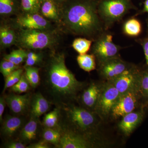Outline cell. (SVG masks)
<instances>
[{
	"instance_id": "1",
	"label": "cell",
	"mask_w": 148,
	"mask_h": 148,
	"mask_svg": "<svg viewBox=\"0 0 148 148\" xmlns=\"http://www.w3.org/2000/svg\"><path fill=\"white\" fill-rule=\"evenodd\" d=\"M46 82L54 100L63 106L76 95L82 85L66 67L65 56L61 53L51 56L47 67Z\"/></svg>"
},
{
	"instance_id": "2",
	"label": "cell",
	"mask_w": 148,
	"mask_h": 148,
	"mask_svg": "<svg viewBox=\"0 0 148 148\" xmlns=\"http://www.w3.org/2000/svg\"><path fill=\"white\" fill-rule=\"evenodd\" d=\"M61 12L64 25L75 34H90L99 27L95 6L88 0H67L61 5Z\"/></svg>"
},
{
	"instance_id": "3",
	"label": "cell",
	"mask_w": 148,
	"mask_h": 148,
	"mask_svg": "<svg viewBox=\"0 0 148 148\" xmlns=\"http://www.w3.org/2000/svg\"><path fill=\"white\" fill-rule=\"evenodd\" d=\"M48 30L21 29L16 43L22 48L42 49L51 47L56 42L53 34Z\"/></svg>"
},
{
	"instance_id": "4",
	"label": "cell",
	"mask_w": 148,
	"mask_h": 148,
	"mask_svg": "<svg viewBox=\"0 0 148 148\" xmlns=\"http://www.w3.org/2000/svg\"><path fill=\"white\" fill-rule=\"evenodd\" d=\"M63 110L70 125L82 132L90 130L95 125L96 119L93 114L83 108L65 105Z\"/></svg>"
},
{
	"instance_id": "5",
	"label": "cell",
	"mask_w": 148,
	"mask_h": 148,
	"mask_svg": "<svg viewBox=\"0 0 148 148\" xmlns=\"http://www.w3.org/2000/svg\"><path fill=\"white\" fill-rule=\"evenodd\" d=\"M121 94L112 84H108L100 89L95 108L98 112L107 116L112 112L113 108L119 99Z\"/></svg>"
},
{
	"instance_id": "6",
	"label": "cell",
	"mask_w": 148,
	"mask_h": 148,
	"mask_svg": "<svg viewBox=\"0 0 148 148\" xmlns=\"http://www.w3.org/2000/svg\"><path fill=\"white\" fill-rule=\"evenodd\" d=\"M142 76L132 70L126 69L122 73L111 80L121 95L130 91L140 90Z\"/></svg>"
},
{
	"instance_id": "7",
	"label": "cell",
	"mask_w": 148,
	"mask_h": 148,
	"mask_svg": "<svg viewBox=\"0 0 148 148\" xmlns=\"http://www.w3.org/2000/svg\"><path fill=\"white\" fill-rule=\"evenodd\" d=\"M137 93L138 91H130L121 95L111 112L114 118L123 117L132 112L138 101Z\"/></svg>"
},
{
	"instance_id": "8",
	"label": "cell",
	"mask_w": 148,
	"mask_h": 148,
	"mask_svg": "<svg viewBox=\"0 0 148 148\" xmlns=\"http://www.w3.org/2000/svg\"><path fill=\"white\" fill-rule=\"evenodd\" d=\"M38 13H25L18 17L16 23L22 29L48 30L50 23L43 16Z\"/></svg>"
},
{
	"instance_id": "9",
	"label": "cell",
	"mask_w": 148,
	"mask_h": 148,
	"mask_svg": "<svg viewBox=\"0 0 148 148\" xmlns=\"http://www.w3.org/2000/svg\"><path fill=\"white\" fill-rule=\"evenodd\" d=\"M58 148H88L93 146L86 137L73 131L66 130L61 133Z\"/></svg>"
},
{
	"instance_id": "10",
	"label": "cell",
	"mask_w": 148,
	"mask_h": 148,
	"mask_svg": "<svg viewBox=\"0 0 148 148\" xmlns=\"http://www.w3.org/2000/svg\"><path fill=\"white\" fill-rule=\"evenodd\" d=\"M126 0H107L101 6L103 16L110 20H114L121 17L127 10Z\"/></svg>"
},
{
	"instance_id": "11",
	"label": "cell",
	"mask_w": 148,
	"mask_h": 148,
	"mask_svg": "<svg viewBox=\"0 0 148 148\" xmlns=\"http://www.w3.org/2000/svg\"><path fill=\"white\" fill-rule=\"evenodd\" d=\"M111 35H107L95 44L94 51L96 55L103 61L113 58L118 48L113 42Z\"/></svg>"
},
{
	"instance_id": "12",
	"label": "cell",
	"mask_w": 148,
	"mask_h": 148,
	"mask_svg": "<svg viewBox=\"0 0 148 148\" xmlns=\"http://www.w3.org/2000/svg\"><path fill=\"white\" fill-rule=\"evenodd\" d=\"M6 103L13 114L16 115L24 114L30 108L32 98L30 94H11L5 98Z\"/></svg>"
},
{
	"instance_id": "13",
	"label": "cell",
	"mask_w": 148,
	"mask_h": 148,
	"mask_svg": "<svg viewBox=\"0 0 148 148\" xmlns=\"http://www.w3.org/2000/svg\"><path fill=\"white\" fill-rule=\"evenodd\" d=\"M126 65L123 61L114 58L104 61L101 73L104 77L112 80L119 76L126 70Z\"/></svg>"
},
{
	"instance_id": "14",
	"label": "cell",
	"mask_w": 148,
	"mask_h": 148,
	"mask_svg": "<svg viewBox=\"0 0 148 148\" xmlns=\"http://www.w3.org/2000/svg\"><path fill=\"white\" fill-rule=\"evenodd\" d=\"M49 108V103L44 96L40 92L35 94L30 103L31 117L38 119L46 113Z\"/></svg>"
},
{
	"instance_id": "15",
	"label": "cell",
	"mask_w": 148,
	"mask_h": 148,
	"mask_svg": "<svg viewBox=\"0 0 148 148\" xmlns=\"http://www.w3.org/2000/svg\"><path fill=\"white\" fill-rule=\"evenodd\" d=\"M143 114L141 112H132L123 116L119 124V127L126 135H129L143 120Z\"/></svg>"
},
{
	"instance_id": "16",
	"label": "cell",
	"mask_w": 148,
	"mask_h": 148,
	"mask_svg": "<svg viewBox=\"0 0 148 148\" xmlns=\"http://www.w3.org/2000/svg\"><path fill=\"white\" fill-rule=\"evenodd\" d=\"M24 120L21 118L15 116L7 117L3 121L1 133L5 138H12L21 129Z\"/></svg>"
},
{
	"instance_id": "17",
	"label": "cell",
	"mask_w": 148,
	"mask_h": 148,
	"mask_svg": "<svg viewBox=\"0 0 148 148\" xmlns=\"http://www.w3.org/2000/svg\"><path fill=\"white\" fill-rule=\"evenodd\" d=\"M40 12L44 17L53 21H60L61 17V5L54 0H43Z\"/></svg>"
},
{
	"instance_id": "18",
	"label": "cell",
	"mask_w": 148,
	"mask_h": 148,
	"mask_svg": "<svg viewBox=\"0 0 148 148\" xmlns=\"http://www.w3.org/2000/svg\"><path fill=\"white\" fill-rule=\"evenodd\" d=\"M38 119L31 117L20 132L19 138L25 143L31 142L36 138L38 129Z\"/></svg>"
},
{
	"instance_id": "19",
	"label": "cell",
	"mask_w": 148,
	"mask_h": 148,
	"mask_svg": "<svg viewBox=\"0 0 148 148\" xmlns=\"http://www.w3.org/2000/svg\"><path fill=\"white\" fill-rule=\"evenodd\" d=\"M100 88L95 84L90 85L84 90L82 95V101L84 105L88 108L95 107L98 101Z\"/></svg>"
},
{
	"instance_id": "20",
	"label": "cell",
	"mask_w": 148,
	"mask_h": 148,
	"mask_svg": "<svg viewBox=\"0 0 148 148\" xmlns=\"http://www.w3.org/2000/svg\"><path fill=\"white\" fill-rule=\"evenodd\" d=\"M17 36L10 27L3 26L0 28V43L2 47H9L16 42Z\"/></svg>"
},
{
	"instance_id": "21",
	"label": "cell",
	"mask_w": 148,
	"mask_h": 148,
	"mask_svg": "<svg viewBox=\"0 0 148 148\" xmlns=\"http://www.w3.org/2000/svg\"><path fill=\"white\" fill-rule=\"evenodd\" d=\"M21 8V0H0V14L9 15Z\"/></svg>"
},
{
	"instance_id": "22",
	"label": "cell",
	"mask_w": 148,
	"mask_h": 148,
	"mask_svg": "<svg viewBox=\"0 0 148 148\" xmlns=\"http://www.w3.org/2000/svg\"><path fill=\"white\" fill-rule=\"evenodd\" d=\"M77 61L80 68L86 72H90L95 69V57L92 55L79 54L77 57Z\"/></svg>"
},
{
	"instance_id": "23",
	"label": "cell",
	"mask_w": 148,
	"mask_h": 148,
	"mask_svg": "<svg viewBox=\"0 0 148 148\" xmlns=\"http://www.w3.org/2000/svg\"><path fill=\"white\" fill-rule=\"evenodd\" d=\"M43 0H21V9L24 13H38Z\"/></svg>"
},
{
	"instance_id": "24",
	"label": "cell",
	"mask_w": 148,
	"mask_h": 148,
	"mask_svg": "<svg viewBox=\"0 0 148 148\" xmlns=\"http://www.w3.org/2000/svg\"><path fill=\"white\" fill-rule=\"evenodd\" d=\"M25 75L31 86L36 88L40 83L39 69L33 66H25Z\"/></svg>"
},
{
	"instance_id": "25",
	"label": "cell",
	"mask_w": 148,
	"mask_h": 148,
	"mask_svg": "<svg viewBox=\"0 0 148 148\" xmlns=\"http://www.w3.org/2000/svg\"><path fill=\"white\" fill-rule=\"evenodd\" d=\"M27 53L24 49L20 48L13 50L9 54L5 56L4 59L19 65L27 59Z\"/></svg>"
},
{
	"instance_id": "26",
	"label": "cell",
	"mask_w": 148,
	"mask_h": 148,
	"mask_svg": "<svg viewBox=\"0 0 148 148\" xmlns=\"http://www.w3.org/2000/svg\"><path fill=\"white\" fill-rule=\"evenodd\" d=\"M61 133L54 128L45 127L43 131L42 137L44 140L48 143L57 146L60 142Z\"/></svg>"
},
{
	"instance_id": "27",
	"label": "cell",
	"mask_w": 148,
	"mask_h": 148,
	"mask_svg": "<svg viewBox=\"0 0 148 148\" xmlns=\"http://www.w3.org/2000/svg\"><path fill=\"white\" fill-rule=\"evenodd\" d=\"M60 110L56 108L53 111L45 115L44 118L43 123L46 127L54 128L58 125V119L60 116Z\"/></svg>"
},
{
	"instance_id": "28",
	"label": "cell",
	"mask_w": 148,
	"mask_h": 148,
	"mask_svg": "<svg viewBox=\"0 0 148 148\" xmlns=\"http://www.w3.org/2000/svg\"><path fill=\"white\" fill-rule=\"evenodd\" d=\"M125 33L130 36H138L141 31V24L136 19H131L128 20L125 24L124 26Z\"/></svg>"
},
{
	"instance_id": "29",
	"label": "cell",
	"mask_w": 148,
	"mask_h": 148,
	"mask_svg": "<svg viewBox=\"0 0 148 148\" xmlns=\"http://www.w3.org/2000/svg\"><path fill=\"white\" fill-rule=\"evenodd\" d=\"M91 41L85 38L76 39L73 43V47L79 54H86L90 49Z\"/></svg>"
},
{
	"instance_id": "30",
	"label": "cell",
	"mask_w": 148,
	"mask_h": 148,
	"mask_svg": "<svg viewBox=\"0 0 148 148\" xmlns=\"http://www.w3.org/2000/svg\"><path fill=\"white\" fill-rule=\"evenodd\" d=\"M30 86H31V85L29 81L25 74H23L18 82L10 88V90L14 93H24L29 90Z\"/></svg>"
},
{
	"instance_id": "31",
	"label": "cell",
	"mask_w": 148,
	"mask_h": 148,
	"mask_svg": "<svg viewBox=\"0 0 148 148\" xmlns=\"http://www.w3.org/2000/svg\"><path fill=\"white\" fill-rule=\"evenodd\" d=\"M23 74V69H18L6 77L5 78V83L3 91L4 92L8 88H10L16 84L21 79Z\"/></svg>"
},
{
	"instance_id": "32",
	"label": "cell",
	"mask_w": 148,
	"mask_h": 148,
	"mask_svg": "<svg viewBox=\"0 0 148 148\" xmlns=\"http://www.w3.org/2000/svg\"><path fill=\"white\" fill-rule=\"evenodd\" d=\"M18 69V65L5 59L1 61L0 65V71L5 78Z\"/></svg>"
},
{
	"instance_id": "33",
	"label": "cell",
	"mask_w": 148,
	"mask_h": 148,
	"mask_svg": "<svg viewBox=\"0 0 148 148\" xmlns=\"http://www.w3.org/2000/svg\"><path fill=\"white\" fill-rule=\"evenodd\" d=\"M42 56L40 53L34 52H29L26 61L25 66H33L39 63L42 59Z\"/></svg>"
},
{
	"instance_id": "34",
	"label": "cell",
	"mask_w": 148,
	"mask_h": 148,
	"mask_svg": "<svg viewBox=\"0 0 148 148\" xmlns=\"http://www.w3.org/2000/svg\"><path fill=\"white\" fill-rule=\"evenodd\" d=\"M140 91L144 96L148 97V72L142 76Z\"/></svg>"
},
{
	"instance_id": "35",
	"label": "cell",
	"mask_w": 148,
	"mask_h": 148,
	"mask_svg": "<svg viewBox=\"0 0 148 148\" xmlns=\"http://www.w3.org/2000/svg\"><path fill=\"white\" fill-rule=\"evenodd\" d=\"M6 148H26V145L23 143L18 141H11L7 143Z\"/></svg>"
},
{
	"instance_id": "36",
	"label": "cell",
	"mask_w": 148,
	"mask_h": 148,
	"mask_svg": "<svg viewBox=\"0 0 148 148\" xmlns=\"http://www.w3.org/2000/svg\"><path fill=\"white\" fill-rule=\"evenodd\" d=\"M47 142L44 141H40L38 143H34L29 145L27 148H49V145L47 144Z\"/></svg>"
},
{
	"instance_id": "37",
	"label": "cell",
	"mask_w": 148,
	"mask_h": 148,
	"mask_svg": "<svg viewBox=\"0 0 148 148\" xmlns=\"http://www.w3.org/2000/svg\"><path fill=\"white\" fill-rule=\"evenodd\" d=\"M6 105H7V104L6 103L5 98L1 97L0 98V121L1 122L3 121V114L4 112Z\"/></svg>"
},
{
	"instance_id": "38",
	"label": "cell",
	"mask_w": 148,
	"mask_h": 148,
	"mask_svg": "<svg viewBox=\"0 0 148 148\" xmlns=\"http://www.w3.org/2000/svg\"><path fill=\"white\" fill-rule=\"evenodd\" d=\"M143 49L145 56L146 63L148 65V41L144 42L143 44Z\"/></svg>"
},
{
	"instance_id": "39",
	"label": "cell",
	"mask_w": 148,
	"mask_h": 148,
	"mask_svg": "<svg viewBox=\"0 0 148 148\" xmlns=\"http://www.w3.org/2000/svg\"><path fill=\"white\" fill-rule=\"evenodd\" d=\"M144 11L146 12H148V0H146L145 2Z\"/></svg>"
},
{
	"instance_id": "40",
	"label": "cell",
	"mask_w": 148,
	"mask_h": 148,
	"mask_svg": "<svg viewBox=\"0 0 148 148\" xmlns=\"http://www.w3.org/2000/svg\"><path fill=\"white\" fill-rule=\"evenodd\" d=\"M54 1L57 3H58V4L61 5L63 3L65 2L67 0H54Z\"/></svg>"
}]
</instances>
